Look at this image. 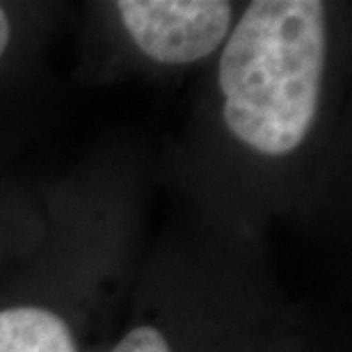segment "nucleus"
Wrapping results in <instances>:
<instances>
[{
	"label": "nucleus",
	"instance_id": "1",
	"mask_svg": "<svg viewBox=\"0 0 352 352\" xmlns=\"http://www.w3.org/2000/svg\"><path fill=\"white\" fill-rule=\"evenodd\" d=\"M325 5L252 3L220 58L224 122L252 149L281 156L314 124L325 69Z\"/></svg>",
	"mask_w": 352,
	"mask_h": 352
},
{
	"label": "nucleus",
	"instance_id": "5",
	"mask_svg": "<svg viewBox=\"0 0 352 352\" xmlns=\"http://www.w3.org/2000/svg\"><path fill=\"white\" fill-rule=\"evenodd\" d=\"M7 44H10V21H7V14L0 7V58H3Z\"/></svg>",
	"mask_w": 352,
	"mask_h": 352
},
{
	"label": "nucleus",
	"instance_id": "4",
	"mask_svg": "<svg viewBox=\"0 0 352 352\" xmlns=\"http://www.w3.org/2000/svg\"><path fill=\"white\" fill-rule=\"evenodd\" d=\"M112 352H172L167 346L165 336L156 327L142 325L129 332L122 341L117 343Z\"/></svg>",
	"mask_w": 352,
	"mask_h": 352
},
{
	"label": "nucleus",
	"instance_id": "3",
	"mask_svg": "<svg viewBox=\"0 0 352 352\" xmlns=\"http://www.w3.org/2000/svg\"><path fill=\"white\" fill-rule=\"evenodd\" d=\"M0 352H78L67 322L41 307L0 311Z\"/></svg>",
	"mask_w": 352,
	"mask_h": 352
},
{
	"label": "nucleus",
	"instance_id": "2",
	"mask_svg": "<svg viewBox=\"0 0 352 352\" xmlns=\"http://www.w3.org/2000/svg\"><path fill=\"white\" fill-rule=\"evenodd\" d=\"M117 10L140 51L165 65L206 58L231 28L224 0H122Z\"/></svg>",
	"mask_w": 352,
	"mask_h": 352
}]
</instances>
